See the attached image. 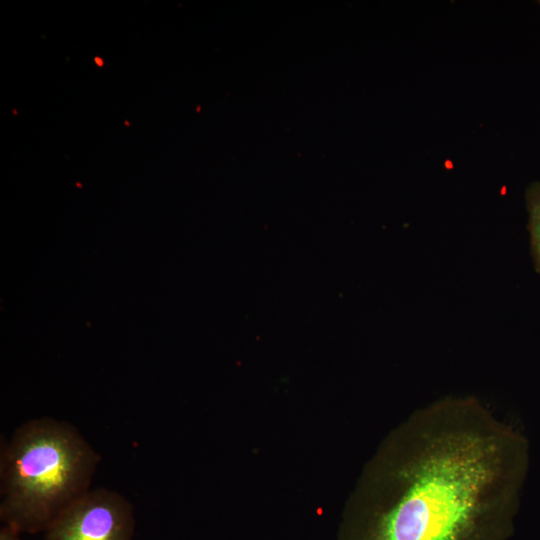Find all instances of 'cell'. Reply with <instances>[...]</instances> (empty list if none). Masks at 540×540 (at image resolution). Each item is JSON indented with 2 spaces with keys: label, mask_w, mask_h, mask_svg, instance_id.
I'll list each match as a JSON object with an SVG mask.
<instances>
[{
  "label": "cell",
  "mask_w": 540,
  "mask_h": 540,
  "mask_svg": "<svg viewBox=\"0 0 540 540\" xmlns=\"http://www.w3.org/2000/svg\"><path fill=\"white\" fill-rule=\"evenodd\" d=\"M132 503L115 490L90 489L44 531L43 540H132Z\"/></svg>",
  "instance_id": "3"
},
{
  "label": "cell",
  "mask_w": 540,
  "mask_h": 540,
  "mask_svg": "<svg viewBox=\"0 0 540 540\" xmlns=\"http://www.w3.org/2000/svg\"><path fill=\"white\" fill-rule=\"evenodd\" d=\"M96 60H97V62L99 63V65H102V61H101V59H99V58H96Z\"/></svg>",
  "instance_id": "6"
},
{
  "label": "cell",
  "mask_w": 540,
  "mask_h": 540,
  "mask_svg": "<svg viewBox=\"0 0 540 540\" xmlns=\"http://www.w3.org/2000/svg\"><path fill=\"white\" fill-rule=\"evenodd\" d=\"M529 441L474 396L409 415L372 469L347 540H509Z\"/></svg>",
  "instance_id": "1"
},
{
  "label": "cell",
  "mask_w": 540,
  "mask_h": 540,
  "mask_svg": "<svg viewBox=\"0 0 540 540\" xmlns=\"http://www.w3.org/2000/svg\"><path fill=\"white\" fill-rule=\"evenodd\" d=\"M525 204L531 257L534 269L540 275V180L528 185L525 192Z\"/></svg>",
  "instance_id": "4"
},
{
  "label": "cell",
  "mask_w": 540,
  "mask_h": 540,
  "mask_svg": "<svg viewBox=\"0 0 540 540\" xmlns=\"http://www.w3.org/2000/svg\"><path fill=\"white\" fill-rule=\"evenodd\" d=\"M100 455L69 422L52 417L18 426L0 453V518L38 533L86 494Z\"/></svg>",
  "instance_id": "2"
},
{
  "label": "cell",
  "mask_w": 540,
  "mask_h": 540,
  "mask_svg": "<svg viewBox=\"0 0 540 540\" xmlns=\"http://www.w3.org/2000/svg\"><path fill=\"white\" fill-rule=\"evenodd\" d=\"M19 535V531L8 525H4L0 530V540H21Z\"/></svg>",
  "instance_id": "5"
}]
</instances>
